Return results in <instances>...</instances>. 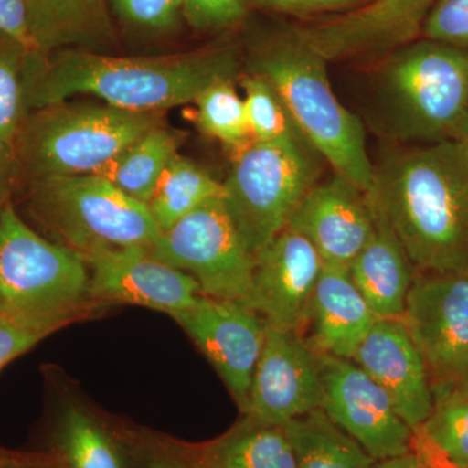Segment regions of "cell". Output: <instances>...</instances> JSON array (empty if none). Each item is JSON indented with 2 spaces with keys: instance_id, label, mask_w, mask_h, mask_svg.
<instances>
[{
  "instance_id": "23",
  "label": "cell",
  "mask_w": 468,
  "mask_h": 468,
  "mask_svg": "<svg viewBox=\"0 0 468 468\" xmlns=\"http://www.w3.org/2000/svg\"><path fill=\"white\" fill-rule=\"evenodd\" d=\"M32 51L48 55L68 48H101L112 42L106 0H26Z\"/></svg>"
},
{
  "instance_id": "19",
  "label": "cell",
  "mask_w": 468,
  "mask_h": 468,
  "mask_svg": "<svg viewBox=\"0 0 468 468\" xmlns=\"http://www.w3.org/2000/svg\"><path fill=\"white\" fill-rule=\"evenodd\" d=\"M38 454L48 468H143L134 437L79 399L58 402Z\"/></svg>"
},
{
  "instance_id": "1",
  "label": "cell",
  "mask_w": 468,
  "mask_h": 468,
  "mask_svg": "<svg viewBox=\"0 0 468 468\" xmlns=\"http://www.w3.org/2000/svg\"><path fill=\"white\" fill-rule=\"evenodd\" d=\"M237 69L239 54L233 48L153 58L109 57L89 50H64L50 58L29 51L24 95L27 111L90 94L116 109L158 113L196 101L208 86L233 80Z\"/></svg>"
},
{
  "instance_id": "36",
  "label": "cell",
  "mask_w": 468,
  "mask_h": 468,
  "mask_svg": "<svg viewBox=\"0 0 468 468\" xmlns=\"http://www.w3.org/2000/svg\"><path fill=\"white\" fill-rule=\"evenodd\" d=\"M261 7L289 15H311L358 5L365 0H254Z\"/></svg>"
},
{
  "instance_id": "3",
  "label": "cell",
  "mask_w": 468,
  "mask_h": 468,
  "mask_svg": "<svg viewBox=\"0 0 468 468\" xmlns=\"http://www.w3.org/2000/svg\"><path fill=\"white\" fill-rule=\"evenodd\" d=\"M251 68L279 94L292 124L335 175L363 194L377 183L362 122L337 100L326 60L292 32L261 46Z\"/></svg>"
},
{
  "instance_id": "18",
  "label": "cell",
  "mask_w": 468,
  "mask_h": 468,
  "mask_svg": "<svg viewBox=\"0 0 468 468\" xmlns=\"http://www.w3.org/2000/svg\"><path fill=\"white\" fill-rule=\"evenodd\" d=\"M353 360L383 388L406 424L419 430L432 411V381L402 320L378 319Z\"/></svg>"
},
{
  "instance_id": "21",
  "label": "cell",
  "mask_w": 468,
  "mask_h": 468,
  "mask_svg": "<svg viewBox=\"0 0 468 468\" xmlns=\"http://www.w3.org/2000/svg\"><path fill=\"white\" fill-rule=\"evenodd\" d=\"M367 197L374 211V232L351 261L350 276L377 319H401L417 271L397 239L375 187Z\"/></svg>"
},
{
  "instance_id": "34",
  "label": "cell",
  "mask_w": 468,
  "mask_h": 468,
  "mask_svg": "<svg viewBox=\"0 0 468 468\" xmlns=\"http://www.w3.org/2000/svg\"><path fill=\"white\" fill-rule=\"evenodd\" d=\"M248 0H184V17L196 30H218L239 23Z\"/></svg>"
},
{
  "instance_id": "2",
  "label": "cell",
  "mask_w": 468,
  "mask_h": 468,
  "mask_svg": "<svg viewBox=\"0 0 468 468\" xmlns=\"http://www.w3.org/2000/svg\"><path fill=\"white\" fill-rule=\"evenodd\" d=\"M375 193L417 272H468V144H427L375 169Z\"/></svg>"
},
{
  "instance_id": "31",
  "label": "cell",
  "mask_w": 468,
  "mask_h": 468,
  "mask_svg": "<svg viewBox=\"0 0 468 468\" xmlns=\"http://www.w3.org/2000/svg\"><path fill=\"white\" fill-rule=\"evenodd\" d=\"M72 322L68 318H27L0 314V371L43 338Z\"/></svg>"
},
{
  "instance_id": "40",
  "label": "cell",
  "mask_w": 468,
  "mask_h": 468,
  "mask_svg": "<svg viewBox=\"0 0 468 468\" xmlns=\"http://www.w3.org/2000/svg\"><path fill=\"white\" fill-rule=\"evenodd\" d=\"M371 468H435L431 466L423 458L419 457L417 452H410L408 454L399 457L389 458V460L377 461Z\"/></svg>"
},
{
  "instance_id": "26",
  "label": "cell",
  "mask_w": 468,
  "mask_h": 468,
  "mask_svg": "<svg viewBox=\"0 0 468 468\" xmlns=\"http://www.w3.org/2000/svg\"><path fill=\"white\" fill-rule=\"evenodd\" d=\"M178 141L162 126L151 129L97 174L135 201L147 205L177 154Z\"/></svg>"
},
{
  "instance_id": "15",
  "label": "cell",
  "mask_w": 468,
  "mask_h": 468,
  "mask_svg": "<svg viewBox=\"0 0 468 468\" xmlns=\"http://www.w3.org/2000/svg\"><path fill=\"white\" fill-rule=\"evenodd\" d=\"M82 258L90 272L92 302L134 304L171 316L189 309L202 295L192 276L165 263L144 246Z\"/></svg>"
},
{
  "instance_id": "10",
  "label": "cell",
  "mask_w": 468,
  "mask_h": 468,
  "mask_svg": "<svg viewBox=\"0 0 468 468\" xmlns=\"http://www.w3.org/2000/svg\"><path fill=\"white\" fill-rule=\"evenodd\" d=\"M401 320L432 389L460 384L468 365V272H415Z\"/></svg>"
},
{
  "instance_id": "8",
  "label": "cell",
  "mask_w": 468,
  "mask_h": 468,
  "mask_svg": "<svg viewBox=\"0 0 468 468\" xmlns=\"http://www.w3.org/2000/svg\"><path fill=\"white\" fill-rule=\"evenodd\" d=\"M300 135L251 143L237 153L223 183V198L252 255L288 227L292 212L315 185V160Z\"/></svg>"
},
{
  "instance_id": "20",
  "label": "cell",
  "mask_w": 468,
  "mask_h": 468,
  "mask_svg": "<svg viewBox=\"0 0 468 468\" xmlns=\"http://www.w3.org/2000/svg\"><path fill=\"white\" fill-rule=\"evenodd\" d=\"M377 320L349 268L324 264L300 335L318 356L353 360Z\"/></svg>"
},
{
  "instance_id": "5",
  "label": "cell",
  "mask_w": 468,
  "mask_h": 468,
  "mask_svg": "<svg viewBox=\"0 0 468 468\" xmlns=\"http://www.w3.org/2000/svg\"><path fill=\"white\" fill-rule=\"evenodd\" d=\"M159 125L156 113L60 103L26 117L15 151L29 181L94 175Z\"/></svg>"
},
{
  "instance_id": "24",
  "label": "cell",
  "mask_w": 468,
  "mask_h": 468,
  "mask_svg": "<svg viewBox=\"0 0 468 468\" xmlns=\"http://www.w3.org/2000/svg\"><path fill=\"white\" fill-rule=\"evenodd\" d=\"M412 452L435 468H468V393L460 384L433 389L432 411L415 431Z\"/></svg>"
},
{
  "instance_id": "17",
  "label": "cell",
  "mask_w": 468,
  "mask_h": 468,
  "mask_svg": "<svg viewBox=\"0 0 468 468\" xmlns=\"http://www.w3.org/2000/svg\"><path fill=\"white\" fill-rule=\"evenodd\" d=\"M288 227L309 239L324 264L349 268L374 232V211L367 194L335 175L311 187Z\"/></svg>"
},
{
  "instance_id": "9",
  "label": "cell",
  "mask_w": 468,
  "mask_h": 468,
  "mask_svg": "<svg viewBox=\"0 0 468 468\" xmlns=\"http://www.w3.org/2000/svg\"><path fill=\"white\" fill-rule=\"evenodd\" d=\"M150 249L165 263L192 276L206 297L239 303L248 297L255 257L243 243L221 197L160 232Z\"/></svg>"
},
{
  "instance_id": "35",
  "label": "cell",
  "mask_w": 468,
  "mask_h": 468,
  "mask_svg": "<svg viewBox=\"0 0 468 468\" xmlns=\"http://www.w3.org/2000/svg\"><path fill=\"white\" fill-rule=\"evenodd\" d=\"M143 468H189L171 441L158 437H134Z\"/></svg>"
},
{
  "instance_id": "37",
  "label": "cell",
  "mask_w": 468,
  "mask_h": 468,
  "mask_svg": "<svg viewBox=\"0 0 468 468\" xmlns=\"http://www.w3.org/2000/svg\"><path fill=\"white\" fill-rule=\"evenodd\" d=\"M0 34L32 51L27 33L26 0H0Z\"/></svg>"
},
{
  "instance_id": "28",
  "label": "cell",
  "mask_w": 468,
  "mask_h": 468,
  "mask_svg": "<svg viewBox=\"0 0 468 468\" xmlns=\"http://www.w3.org/2000/svg\"><path fill=\"white\" fill-rule=\"evenodd\" d=\"M196 103L198 124L209 137L232 147L236 153L254 143L245 101L234 88L233 80H221L208 86Z\"/></svg>"
},
{
  "instance_id": "29",
  "label": "cell",
  "mask_w": 468,
  "mask_h": 468,
  "mask_svg": "<svg viewBox=\"0 0 468 468\" xmlns=\"http://www.w3.org/2000/svg\"><path fill=\"white\" fill-rule=\"evenodd\" d=\"M27 51L0 34V147H14L26 122L24 67Z\"/></svg>"
},
{
  "instance_id": "42",
  "label": "cell",
  "mask_w": 468,
  "mask_h": 468,
  "mask_svg": "<svg viewBox=\"0 0 468 468\" xmlns=\"http://www.w3.org/2000/svg\"><path fill=\"white\" fill-rule=\"evenodd\" d=\"M460 385L462 387V389H463L464 392L468 393V365L466 367V371H464L463 378H462Z\"/></svg>"
},
{
  "instance_id": "22",
  "label": "cell",
  "mask_w": 468,
  "mask_h": 468,
  "mask_svg": "<svg viewBox=\"0 0 468 468\" xmlns=\"http://www.w3.org/2000/svg\"><path fill=\"white\" fill-rule=\"evenodd\" d=\"M169 441L189 468H297L284 428L246 417L211 441Z\"/></svg>"
},
{
  "instance_id": "16",
  "label": "cell",
  "mask_w": 468,
  "mask_h": 468,
  "mask_svg": "<svg viewBox=\"0 0 468 468\" xmlns=\"http://www.w3.org/2000/svg\"><path fill=\"white\" fill-rule=\"evenodd\" d=\"M437 0H374L365 7L292 33L326 61L399 48L421 34Z\"/></svg>"
},
{
  "instance_id": "33",
  "label": "cell",
  "mask_w": 468,
  "mask_h": 468,
  "mask_svg": "<svg viewBox=\"0 0 468 468\" xmlns=\"http://www.w3.org/2000/svg\"><path fill=\"white\" fill-rule=\"evenodd\" d=\"M420 36L468 51V0H437Z\"/></svg>"
},
{
  "instance_id": "27",
  "label": "cell",
  "mask_w": 468,
  "mask_h": 468,
  "mask_svg": "<svg viewBox=\"0 0 468 468\" xmlns=\"http://www.w3.org/2000/svg\"><path fill=\"white\" fill-rule=\"evenodd\" d=\"M221 196L223 184L192 160L176 155L160 177L147 207L160 232H165L209 199Z\"/></svg>"
},
{
  "instance_id": "32",
  "label": "cell",
  "mask_w": 468,
  "mask_h": 468,
  "mask_svg": "<svg viewBox=\"0 0 468 468\" xmlns=\"http://www.w3.org/2000/svg\"><path fill=\"white\" fill-rule=\"evenodd\" d=\"M117 16L153 32L175 29L184 17V0H112Z\"/></svg>"
},
{
  "instance_id": "13",
  "label": "cell",
  "mask_w": 468,
  "mask_h": 468,
  "mask_svg": "<svg viewBox=\"0 0 468 468\" xmlns=\"http://www.w3.org/2000/svg\"><path fill=\"white\" fill-rule=\"evenodd\" d=\"M171 318L223 378L242 412L266 338L264 320L239 302L206 295L189 309L172 314Z\"/></svg>"
},
{
  "instance_id": "38",
  "label": "cell",
  "mask_w": 468,
  "mask_h": 468,
  "mask_svg": "<svg viewBox=\"0 0 468 468\" xmlns=\"http://www.w3.org/2000/svg\"><path fill=\"white\" fill-rule=\"evenodd\" d=\"M21 172L14 147H0V212L11 202L12 192L17 186Z\"/></svg>"
},
{
  "instance_id": "4",
  "label": "cell",
  "mask_w": 468,
  "mask_h": 468,
  "mask_svg": "<svg viewBox=\"0 0 468 468\" xmlns=\"http://www.w3.org/2000/svg\"><path fill=\"white\" fill-rule=\"evenodd\" d=\"M380 97L399 140H457L468 111V51L427 38L402 46L381 70Z\"/></svg>"
},
{
  "instance_id": "39",
  "label": "cell",
  "mask_w": 468,
  "mask_h": 468,
  "mask_svg": "<svg viewBox=\"0 0 468 468\" xmlns=\"http://www.w3.org/2000/svg\"><path fill=\"white\" fill-rule=\"evenodd\" d=\"M0 468H48L38 452L17 454L0 451Z\"/></svg>"
},
{
  "instance_id": "11",
  "label": "cell",
  "mask_w": 468,
  "mask_h": 468,
  "mask_svg": "<svg viewBox=\"0 0 468 468\" xmlns=\"http://www.w3.org/2000/svg\"><path fill=\"white\" fill-rule=\"evenodd\" d=\"M322 409L375 461L412 452L414 431L354 360L318 356Z\"/></svg>"
},
{
  "instance_id": "7",
  "label": "cell",
  "mask_w": 468,
  "mask_h": 468,
  "mask_svg": "<svg viewBox=\"0 0 468 468\" xmlns=\"http://www.w3.org/2000/svg\"><path fill=\"white\" fill-rule=\"evenodd\" d=\"M91 303L84 258L43 239L9 202L0 212V314L76 320Z\"/></svg>"
},
{
  "instance_id": "14",
  "label": "cell",
  "mask_w": 468,
  "mask_h": 468,
  "mask_svg": "<svg viewBox=\"0 0 468 468\" xmlns=\"http://www.w3.org/2000/svg\"><path fill=\"white\" fill-rule=\"evenodd\" d=\"M323 267L309 239L286 227L255 255L250 291L242 303L267 325L300 334Z\"/></svg>"
},
{
  "instance_id": "25",
  "label": "cell",
  "mask_w": 468,
  "mask_h": 468,
  "mask_svg": "<svg viewBox=\"0 0 468 468\" xmlns=\"http://www.w3.org/2000/svg\"><path fill=\"white\" fill-rule=\"evenodd\" d=\"M282 428L297 468H371L377 462L323 409L292 419Z\"/></svg>"
},
{
  "instance_id": "30",
  "label": "cell",
  "mask_w": 468,
  "mask_h": 468,
  "mask_svg": "<svg viewBox=\"0 0 468 468\" xmlns=\"http://www.w3.org/2000/svg\"><path fill=\"white\" fill-rule=\"evenodd\" d=\"M243 101L254 143H271L302 135L292 124L272 85L264 77L252 73L242 80Z\"/></svg>"
},
{
  "instance_id": "41",
  "label": "cell",
  "mask_w": 468,
  "mask_h": 468,
  "mask_svg": "<svg viewBox=\"0 0 468 468\" xmlns=\"http://www.w3.org/2000/svg\"><path fill=\"white\" fill-rule=\"evenodd\" d=\"M457 140L463 141V143L468 144V111L466 119H464L463 124H462L460 134H458Z\"/></svg>"
},
{
  "instance_id": "12",
  "label": "cell",
  "mask_w": 468,
  "mask_h": 468,
  "mask_svg": "<svg viewBox=\"0 0 468 468\" xmlns=\"http://www.w3.org/2000/svg\"><path fill=\"white\" fill-rule=\"evenodd\" d=\"M316 409H322L318 354L297 332L267 325L243 417L284 427Z\"/></svg>"
},
{
  "instance_id": "6",
  "label": "cell",
  "mask_w": 468,
  "mask_h": 468,
  "mask_svg": "<svg viewBox=\"0 0 468 468\" xmlns=\"http://www.w3.org/2000/svg\"><path fill=\"white\" fill-rule=\"evenodd\" d=\"M27 207L39 226L81 257L94 252L151 248L160 229L147 205L98 175L57 176L29 181Z\"/></svg>"
}]
</instances>
